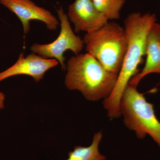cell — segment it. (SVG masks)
Instances as JSON below:
<instances>
[{
	"label": "cell",
	"instance_id": "1",
	"mask_svg": "<svg viewBox=\"0 0 160 160\" xmlns=\"http://www.w3.org/2000/svg\"><path fill=\"white\" fill-rule=\"evenodd\" d=\"M156 22V16L150 12L143 15L140 12H133L124 20V28L128 42L127 52L114 89L102 102L109 118L114 119L121 117L119 106L123 91L132 78L138 72V66L145 55L147 35Z\"/></svg>",
	"mask_w": 160,
	"mask_h": 160
},
{
	"label": "cell",
	"instance_id": "2",
	"mask_svg": "<svg viewBox=\"0 0 160 160\" xmlns=\"http://www.w3.org/2000/svg\"><path fill=\"white\" fill-rule=\"evenodd\" d=\"M65 83L67 89L77 90L89 101L106 98L114 89L118 76L110 73L89 53L80 54L68 60Z\"/></svg>",
	"mask_w": 160,
	"mask_h": 160
},
{
	"label": "cell",
	"instance_id": "3",
	"mask_svg": "<svg viewBox=\"0 0 160 160\" xmlns=\"http://www.w3.org/2000/svg\"><path fill=\"white\" fill-rule=\"evenodd\" d=\"M86 51L112 74L118 76L125 59L128 38L124 27L114 22H108L83 38Z\"/></svg>",
	"mask_w": 160,
	"mask_h": 160
},
{
	"label": "cell",
	"instance_id": "4",
	"mask_svg": "<svg viewBox=\"0 0 160 160\" xmlns=\"http://www.w3.org/2000/svg\"><path fill=\"white\" fill-rule=\"evenodd\" d=\"M137 86L128 83L123 91L119 106L120 114L128 129L135 131L138 138L150 136L160 148V122L153 104L148 102Z\"/></svg>",
	"mask_w": 160,
	"mask_h": 160
},
{
	"label": "cell",
	"instance_id": "5",
	"mask_svg": "<svg viewBox=\"0 0 160 160\" xmlns=\"http://www.w3.org/2000/svg\"><path fill=\"white\" fill-rule=\"evenodd\" d=\"M60 21L61 31L54 42L46 44L34 43L30 47L32 52L46 59H55L60 63L63 70H66L64 54L67 50H71L76 55L80 54L84 47L83 40L75 34L72 29L67 15L61 6L57 10Z\"/></svg>",
	"mask_w": 160,
	"mask_h": 160
},
{
	"label": "cell",
	"instance_id": "6",
	"mask_svg": "<svg viewBox=\"0 0 160 160\" xmlns=\"http://www.w3.org/2000/svg\"><path fill=\"white\" fill-rule=\"evenodd\" d=\"M0 4L14 13L22 22L25 34L30 29V21L38 20L46 24L50 30L57 29L59 22L47 9L37 6L31 0H0Z\"/></svg>",
	"mask_w": 160,
	"mask_h": 160
},
{
	"label": "cell",
	"instance_id": "7",
	"mask_svg": "<svg viewBox=\"0 0 160 160\" xmlns=\"http://www.w3.org/2000/svg\"><path fill=\"white\" fill-rule=\"evenodd\" d=\"M67 16L74 25L76 32L94 31L109 20L98 10L92 0H75L69 6Z\"/></svg>",
	"mask_w": 160,
	"mask_h": 160
},
{
	"label": "cell",
	"instance_id": "8",
	"mask_svg": "<svg viewBox=\"0 0 160 160\" xmlns=\"http://www.w3.org/2000/svg\"><path fill=\"white\" fill-rule=\"evenodd\" d=\"M58 63L56 59L44 58L32 52L24 57L22 52L14 65L0 72V82L14 76L26 75L38 82L42 79L47 70L58 66Z\"/></svg>",
	"mask_w": 160,
	"mask_h": 160
},
{
	"label": "cell",
	"instance_id": "9",
	"mask_svg": "<svg viewBox=\"0 0 160 160\" xmlns=\"http://www.w3.org/2000/svg\"><path fill=\"white\" fill-rule=\"evenodd\" d=\"M145 66L140 72L131 79L129 83L138 86L141 80L151 73L160 74V24L155 22L152 26L147 35Z\"/></svg>",
	"mask_w": 160,
	"mask_h": 160
},
{
	"label": "cell",
	"instance_id": "10",
	"mask_svg": "<svg viewBox=\"0 0 160 160\" xmlns=\"http://www.w3.org/2000/svg\"><path fill=\"white\" fill-rule=\"evenodd\" d=\"M103 135L102 131L94 134L93 141L89 147L75 146L73 151L69 152L66 160H105L106 158L99 152L98 147Z\"/></svg>",
	"mask_w": 160,
	"mask_h": 160
},
{
	"label": "cell",
	"instance_id": "11",
	"mask_svg": "<svg viewBox=\"0 0 160 160\" xmlns=\"http://www.w3.org/2000/svg\"><path fill=\"white\" fill-rule=\"evenodd\" d=\"M99 11L105 15L108 20L118 19L120 11L126 0H92Z\"/></svg>",
	"mask_w": 160,
	"mask_h": 160
},
{
	"label": "cell",
	"instance_id": "12",
	"mask_svg": "<svg viewBox=\"0 0 160 160\" xmlns=\"http://www.w3.org/2000/svg\"><path fill=\"white\" fill-rule=\"evenodd\" d=\"M5 100V95L3 92L0 91V109L4 108V101Z\"/></svg>",
	"mask_w": 160,
	"mask_h": 160
}]
</instances>
